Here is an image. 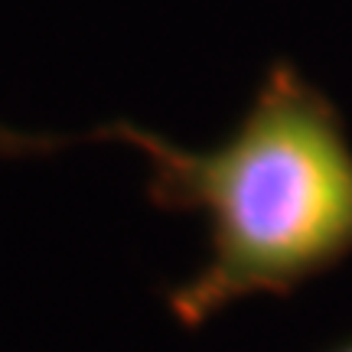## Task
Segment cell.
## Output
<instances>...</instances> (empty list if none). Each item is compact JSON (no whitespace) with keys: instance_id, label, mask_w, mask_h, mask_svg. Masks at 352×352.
Instances as JSON below:
<instances>
[{"instance_id":"cell-1","label":"cell","mask_w":352,"mask_h":352,"mask_svg":"<svg viewBox=\"0 0 352 352\" xmlns=\"http://www.w3.org/2000/svg\"><path fill=\"white\" fill-rule=\"evenodd\" d=\"M101 144L147 160V199L202 212L209 254L166 290L183 329H199L248 297H290L352 258V140L340 104L290 59H274L226 138L189 151L111 121Z\"/></svg>"},{"instance_id":"cell-2","label":"cell","mask_w":352,"mask_h":352,"mask_svg":"<svg viewBox=\"0 0 352 352\" xmlns=\"http://www.w3.org/2000/svg\"><path fill=\"white\" fill-rule=\"evenodd\" d=\"M98 134L88 131L78 138L69 134H26V131H13V127L0 124V160H23V157H50L59 153L65 147H76V144H95Z\"/></svg>"},{"instance_id":"cell-3","label":"cell","mask_w":352,"mask_h":352,"mask_svg":"<svg viewBox=\"0 0 352 352\" xmlns=\"http://www.w3.org/2000/svg\"><path fill=\"white\" fill-rule=\"evenodd\" d=\"M327 352H352V336L349 340H342V342H336L333 349H327Z\"/></svg>"}]
</instances>
